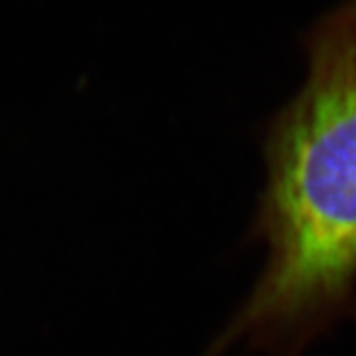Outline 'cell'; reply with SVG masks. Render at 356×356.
Segmentation results:
<instances>
[{"label":"cell","instance_id":"6da1fadb","mask_svg":"<svg viewBox=\"0 0 356 356\" xmlns=\"http://www.w3.org/2000/svg\"><path fill=\"white\" fill-rule=\"evenodd\" d=\"M305 83L267 129L254 238L266 264L204 356H301L356 318V60L307 51Z\"/></svg>","mask_w":356,"mask_h":356},{"label":"cell","instance_id":"7a4b0ae2","mask_svg":"<svg viewBox=\"0 0 356 356\" xmlns=\"http://www.w3.org/2000/svg\"><path fill=\"white\" fill-rule=\"evenodd\" d=\"M307 51L339 54L356 60V0H343L309 32Z\"/></svg>","mask_w":356,"mask_h":356}]
</instances>
